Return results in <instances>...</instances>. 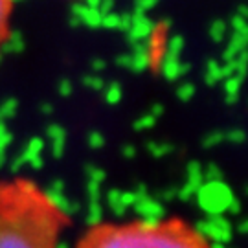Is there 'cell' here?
<instances>
[{
	"label": "cell",
	"mask_w": 248,
	"mask_h": 248,
	"mask_svg": "<svg viewBox=\"0 0 248 248\" xmlns=\"http://www.w3.org/2000/svg\"><path fill=\"white\" fill-rule=\"evenodd\" d=\"M68 222L62 204L35 180H0V248H59Z\"/></svg>",
	"instance_id": "1"
},
{
	"label": "cell",
	"mask_w": 248,
	"mask_h": 248,
	"mask_svg": "<svg viewBox=\"0 0 248 248\" xmlns=\"http://www.w3.org/2000/svg\"><path fill=\"white\" fill-rule=\"evenodd\" d=\"M76 248H213L210 239L186 219H136L96 222Z\"/></svg>",
	"instance_id": "2"
},
{
	"label": "cell",
	"mask_w": 248,
	"mask_h": 248,
	"mask_svg": "<svg viewBox=\"0 0 248 248\" xmlns=\"http://www.w3.org/2000/svg\"><path fill=\"white\" fill-rule=\"evenodd\" d=\"M11 17H13V0H0V48L6 45L11 35Z\"/></svg>",
	"instance_id": "3"
}]
</instances>
